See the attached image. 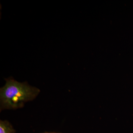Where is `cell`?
<instances>
[{"label":"cell","instance_id":"cell-2","mask_svg":"<svg viewBox=\"0 0 133 133\" xmlns=\"http://www.w3.org/2000/svg\"><path fill=\"white\" fill-rule=\"evenodd\" d=\"M16 131L11 124L6 120L0 121V133H15Z\"/></svg>","mask_w":133,"mask_h":133},{"label":"cell","instance_id":"cell-3","mask_svg":"<svg viewBox=\"0 0 133 133\" xmlns=\"http://www.w3.org/2000/svg\"><path fill=\"white\" fill-rule=\"evenodd\" d=\"M43 133H56V132H45Z\"/></svg>","mask_w":133,"mask_h":133},{"label":"cell","instance_id":"cell-1","mask_svg":"<svg viewBox=\"0 0 133 133\" xmlns=\"http://www.w3.org/2000/svg\"><path fill=\"white\" fill-rule=\"evenodd\" d=\"M5 80V85L0 89L1 111L22 108L25 103L35 99L41 92L27 82L20 83L12 78Z\"/></svg>","mask_w":133,"mask_h":133}]
</instances>
